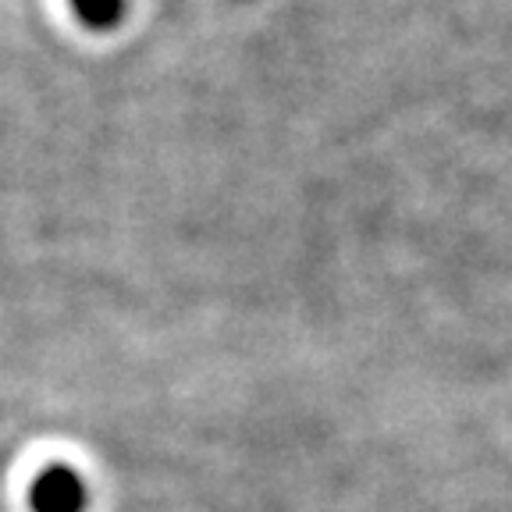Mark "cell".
Segmentation results:
<instances>
[{"instance_id":"obj_1","label":"cell","mask_w":512,"mask_h":512,"mask_svg":"<svg viewBox=\"0 0 512 512\" xmlns=\"http://www.w3.org/2000/svg\"><path fill=\"white\" fill-rule=\"evenodd\" d=\"M89 502V491L82 484V477L72 466H47L36 473L29 488V505L32 512H82Z\"/></svg>"},{"instance_id":"obj_2","label":"cell","mask_w":512,"mask_h":512,"mask_svg":"<svg viewBox=\"0 0 512 512\" xmlns=\"http://www.w3.org/2000/svg\"><path fill=\"white\" fill-rule=\"evenodd\" d=\"M75 15L86 29L107 32L125 18V0H72Z\"/></svg>"}]
</instances>
